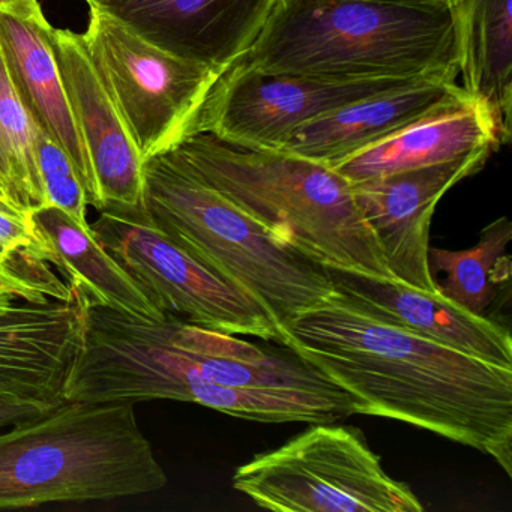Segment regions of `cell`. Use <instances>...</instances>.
Returning a JSON list of instances; mask_svg holds the SVG:
<instances>
[{
  "instance_id": "obj_28",
  "label": "cell",
  "mask_w": 512,
  "mask_h": 512,
  "mask_svg": "<svg viewBox=\"0 0 512 512\" xmlns=\"http://www.w3.org/2000/svg\"><path fill=\"white\" fill-rule=\"evenodd\" d=\"M386 2H394V4H403V5H449V4H455V0H386Z\"/></svg>"
},
{
  "instance_id": "obj_26",
  "label": "cell",
  "mask_w": 512,
  "mask_h": 512,
  "mask_svg": "<svg viewBox=\"0 0 512 512\" xmlns=\"http://www.w3.org/2000/svg\"><path fill=\"white\" fill-rule=\"evenodd\" d=\"M34 257H38L37 254L16 250L0 236V277H7Z\"/></svg>"
},
{
  "instance_id": "obj_22",
  "label": "cell",
  "mask_w": 512,
  "mask_h": 512,
  "mask_svg": "<svg viewBox=\"0 0 512 512\" xmlns=\"http://www.w3.org/2000/svg\"><path fill=\"white\" fill-rule=\"evenodd\" d=\"M512 241V224L506 217L497 218L482 229L478 244L469 250L428 251L431 271L445 275L437 284L440 293L470 313L487 317L496 298V286L502 269H511L506 253Z\"/></svg>"
},
{
  "instance_id": "obj_29",
  "label": "cell",
  "mask_w": 512,
  "mask_h": 512,
  "mask_svg": "<svg viewBox=\"0 0 512 512\" xmlns=\"http://www.w3.org/2000/svg\"><path fill=\"white\" fill-rule=\"evenodd\" d=\"M0 200H4V202H8L7 197H5L4 188H2V184H0Z\"/></svg>"
},
{
  "instance_id": "obj_8",
  "label": "cell",
  "mask_w": 512,
  "mask_h": 512,
  "mask_svg": "<svg viewBox=\"0 0 512 512\" xmlns=\"http://www.w3.org/2000/svg\"><path fill=\"white\" fill-rule=\"evenodd\" d=\"M89 8L86 49L145 163L190 136L226 71L173 55L103 8Z\"/></svg>"
},
{
  "instance_id": "obj_9",
  "label": "cell",
  "mask_w": 512,
  "mask_h": 512,
  "mask_svg": "<svg viewBox=\"0 0 512 512\" xmlns=\"http://www.w3.org/2000/svg\"><path fill=\"white\" fill-rule=\"evenodd\" d=\"M91 229L164 314L211 331L281 344L271 316L167 238L143 205L106 206Z\"/></svg>"
},
{
  "instance_id": "obj_11",
  "label": "cell",
  "mask_w": 512,
  "mask_h": 512,
  "mask_svg": "<svg viewBox=\"0 0 512 512\" xmlns=\"http://www.w3.org/2000/svg\"><path fill=\"white\" fill-rule=\"evenodd\" d=\"M419 79L424 77L329 79L265 73L247 64H236L215 83L191 134L212 133L239 145L280 149L299 125Z\"/></svg>"
},
{
  "instance_id": "obj_1",
  "label": "cell",
  "mask_w": 512,
  "mask_h": 512,
  "mask_svg": "<svg viewBox=\"0 0 512 512\" xmlns=\"http://www.w3.org/2000/svg\"><path fill=\"white\" fill-rule=\"evenodd\" d=\"M280 332L283 346L361 401L359 415L431 431L512 475V368L380 319L335 289Z\"/></svg>"
},
{
  "instance_id": "obj_25",
  "label": "cell",
  "mask_w": 512,
  "mask_h": 512,
  "mask_svg": "<svg viewBox=\"0 0 512 512\" xmlns=\"http://www.w3.org/2000/svg\"><path fill=\"white\" fill-rule=\"evenodd\" d=\"M56 404L59 403L0 397V428L13 427L26 419L35 418Z\"/></svg>"
},
{
  "instance_id": "obj_3",
  "label": "cell",
  "mask_w": 512,
  "mask_h": 512,
  "mask_svg": "<svg viewBox=\"0 0 512 512\" xmlns=\"http://www.w3.org/2000/svg\"><path fill=\"white\" fill-rule=\"evenodd\" d=\"M164 155L317 262L392 278L352 184L332 167L212 133L191 134Z\"/></svg>"
},
{
  "instance_id": "obj_21",
  "label": "cell",
  "mask_w": 512,
  "mask_h": 512,
  "mask_svg": "<svg viewBox=\"0 0 512 512\" xmlns=\"http://www.w3.org/2000/svg\"><path fill=\"white\" fill-rule=\"evenodd\" d=\"M512 0H455L458 68L463 88L482 101L500 146L512 134Z\"/></svg>"
},
{
  "instance_id": "obj_23",
  "label": "cell",
  "mask_w": 512,
  "mask_h": 512,
  "mask_svg": "<svg viewBox=\"0 0 512 512\" xmlns=\"http://www.w3.org/2000/svg\"><path fill=\"white\" fill-rule=\"evenodd\" d=\"M37 133L0 49V184L8 203L23 211L47 205L38 169Z\"/></svg>"
},
{
  "instance_id": "obj_30",
  "label": "cell",
  "mask_w": 512,
  "mask_h": 512,
  "mask_svg": "<svg viewBox=\"0 0 512 512\" xmlns=\"http://www.w3.org/2000/svg\"><path fill=\"white\" fill-rule=\"evenodd\" d=\"M86 2H88V5H97L101 0H86Z\"/></svg>"
},
{
  "instance_id": "obj_4",
  "label": "cell",
  "mask_w": 512,
  "mask_h": 512,
  "mask_svg": "<svg viewBox=\"0 0 512 512\" xmlns=\"http://www.w3.org/2000/svg\"><path fill=\"white\" fill-rule=\"evenodd\" d=\"M166 317L152 320L88 302L82 346L68 374L64 400L184 401L271 424L338 422L359 415L361 401L350 394L226 388L208 382L170 340Z\"/></svg>"
},
{
  "instance_id": "obj_24",
  "label": "cell",
  "mask_w": 512,
  "mask_h": 512,
  "mask_svg": "<svg viewBox=\"0 0 512 512\" xmlns=\"http://www.w3.org/2000/svg\"><path fill=\"white\" fill-rule=\"evenodd\" d=\"M37 161L47 205L64 209L79 223H88L89 200L67 152L46 133H37Z\"/></svg>"
},
{
  "instance_id": "obj_10",
  "label": "cell",
  "mask_w": 512,
  "mask_h": 512,
  "mask_svg": "<svg viewBox=\"0 0 512 512\" xmlns=\"http://www.w3.org/2000/svg\"><path fill=\"white\" fill-rule=\"evenodd\" d=\"M88 298L47 262L0 277V397L61 403L82 346Z\"/></svg>"
},
{
  "instance_id": "obj_16",
  "label": "cell",
  "mask_w": 512,
  "mask_h": 512,
  "mask_svg": "<svg viewBox=\"0 0 512 512\" xmlns=\"http://www.w3.org/2000/svg\"><path fill=\"white\" fill-rule=\"evenodd\" d=\"M463 94L455 77H424L317 116L295 128L280 149L332 167Z\"/></svg>"
},
{
  "instance_id": "obj_12",
  "label": "cell",
  "mask_w": 512,
  "mask_h": 512,
  "mask_svg": "<svg viewBox=\"0 0 512 512\" xmlns=\"http://www.w3.org/2000/svg\"><path fill=\"white\" fill-rule=\"evenodd\" d=\"M490 155H470L352 184L356 206L392 278L416 289L439 292L428 259L434 209L446 191L478 173Z\"/></svg>"
},
{
  "instance_id": "obj_17",
  "label": "cell",
  "mask_w": 512,
  "mask_h": 512,
  "mask_svg": "<svg viewBox=\"0 0 512 512\" xmlns=\"http://www.w3.org/2000/svg\"><path fill=\"white\" fill-rule=\"evenodd\" d=\"M50 28L43 11L32 16L0 11V49L11 82L35 127L67 152L88 194L89 206L97 209L91 160L50 46Z\"/></svg>"
},
{
  "instance_id": "obj_7",
  "label": "cell",
  "mask_w": 512,
  "mask_h": 512,
  "mask_svg": "<svg viewBox=\"0 0 512 512\" xmlns=\"http://www.w3.org/2000/svg\"><path fill=\"white\" fill-rule=\"evenodd\" d=\"M236 469L233 488L277 512H422L419 497L386 473L358 428L316 422Z\"/></svg>"
},
{
  "instance_id": "obj_18",
  "label": "cell",
  "mask_w": 512,
  "mask_h": 512,
  "mask_svg": "<svg viewBox=\"0 0 512 512\" xmlns=\"http://www.w3.org/2000/svg\"><path fill=\"white\" fill-rule=\"evenodd\" d=\"M496 124L482 101L463 94L398 133L332 166L350 184L499 149Z\"/></svg>"
},
{
  "instance_id": "obj_20",
  "label": "cell",
  "mask_w": 512,
  "mask_h": 512,
  "mask_svg": "<svg viewBox=\"0 0 512 512\" xmlns=\"http://www.w3.org/2000/svg\"><path fill=\"white\" fill-rule=\"evenodd\" d=\"M29 217L43 260L55 265L68 284L82 290L91 304L152 320L166 317L98 241L91 224L79 223L64 209L52 205L31 209Z\"/></svg>"
},
{
  "instance_id": "obj_5",
  "label": "cell",
  "mask_w": 512,
  "mask_h": 512,
  "mask_svg": "<svg viewBox=\"0 0 512 512\" xmlns=\"http://www.w3.org/2000/svg\"><path fill=\"white\" fill-rule=\"evenodd\" d=\"M134 406L64 400L0 433V509L163 490L169 478Z\"/></svg>"
},
{
  "instance_id": "obj_13",
  "label": "cell",
  "mask_w": 512,
  "mask_h": 512,
  "mask_svg": "<svg viewBox=\"0 0 512 512\" xmlns=\"http://www.w3.org/2000/svg\"><path fill=\"white\" fill-rule=\"evenodd\" d=\"M278 2L280 0H101L95 7L127 23L160 49L227 71L256 43Z\"/></svg>"
},
{
  "instance_id": "obj_6",
  "label": "cell",
  "mask_w": 512,
  "mask_h": 512,
  "mask_svg": "<svg viewBox=\"0 0 512 512\" xmlns=\"http://www.w3.org/2000/svg\"><path fill=\"white\" fill-rule=\"evenodd\" d=\"M143 208L167 238L251 296L278 331L334 292L323 263L167 155L143 163Z\"/></svg>"
},
{
  "instance_id": "obj_15",
  "label": "cell",
  "mask_w": 512,
  "mask_h": 512,
  "mask_svg": "<svg viewBox=\"0 0 512 512\" xmlns=\"http://www.w3.org/2000/svg\"><path fill=\"white\" fill-rule=\"evenodd\" d=\"M334 289L349 296L368 313L416 332L428 340L499 367L512 368V340L508 329L445 298L353 269L325 265Z\"/></svg>"
},
{
  "instance_id": "obj_19",
  "label": "cell",
  "mask_w": 512,
  "mask_h": 512,
  "mask_svg": "<svg viewBox=\"0 0 512 512\" xmlns=\"http://www.w3.org/2000/svg\"><path fill=\"white\" fill-rule=\"evenodd\" d=\"M170 340L194 370L215 385L238 389L350 394L290 347L253 344L166 314ZM352 395V394H350Z\"/></svg>"
},
{
  "instance_id": "obj_2",
  "label": "cell",
  "mask_w": 512,
  "mask_h": 512,
  "mask_svg": "<svg viewBox=\"0 0 512 512\" xmlns=\"http://www.w3.org/2000/svg\"><path fill=\"white\" fill-rule=\"evenodd\" d=\"M238 64L329 79H457L454 4L280 0Z\"/></svg>"
},
{
  "instance_id": "obj_14",
  "label": "cell",
  "mask_w": 512,
  "mask_h": 512,
  "mask_svg": "<svg viewBox=\"0 0 512 512\" xmlns=\"http://www.w3.org/2000/svg\"><path fill=\"white\" fill-rule=\"evenodd\" d=\"M49 40L74 121L88 149L98 211L106 206L143 205L142 157L92 64L83 35L52 26Z\"/></svg>"
},
{
  "instance_id": "obj_27",
  "label": "cell",
  "mask_w": 512,
  "mask_h": 512,
  "mask_svg": "<svg viewBox=\"0 0 512 512\" xmlns=\"http://www.w3.org/2000/svg\"><path fill=\"white\" fill-rule=\"evenodd\" d=\"M0 11H8V13L32 14L41 13V5L38 0H0Z\"/></svg>"
}]
</instances>
